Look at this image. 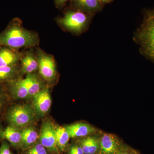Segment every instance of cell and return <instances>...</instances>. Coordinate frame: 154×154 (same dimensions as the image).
I'll return each instance as SVG.
<instances>
[{
	"label": "cell",
	"mask_w": 154,
	"mask_h": 154,
	"mask_svg": "<svg viewBox=\"0 0 154 154\" xmlns=\"http://www.w3.org/2000/svg\"><path fill=\"white\" fill-rule=\"evenodd\" d=\"M38 42L37 34L25 29L19 22H13L0 33V46L15 48L32 47Z\"/></svg>",
	"instance_id": "cell-1"
},
{
	"label": "cell",
	"mask_w": 154,
	"mask_h": 154,
	"mask_svg": "<svg viewBox=\"0 0 154 154\" xmlns=\"http://www.w3.org/2000/svg\"><path fill=\"white\" fill-rule=\"evenodd\" d=\"M134 39L140 45L141 54L154 61V8L145 12L143 22L135 33Z\"/></svg>",
	"instance_id": "cell-2"
},
{
	"label": "cell",
	"mask_w": 154,
	"mask_h": 154,
	"mask_svg": "<svg viewBox=\"0 0 154 154\" xmlns=\"http://www.w3.org/2000/svg\"><path fill=\"white\" fill-rule=\"evenodd\" d=\"M93 17L85 12L72 9L59 19L58 23L64 30L79 35L88 29Z\"/></svg>",
	"instance_id": "cell-3"
},
{
	"label": "cell",
	"mask_w": 154,
	"mask_h": 154,
	"mask_svg": "<svg viewBox=\"0 0 154 154\" xmlns=\"http://www.w3.org/2000/svg\"><path fill=\"white\" fill-rule=\"evenodd\" d=\"M36 113L31 105H18L11 107L6 115L9 125L19 128L30 126L35 120Z\"/></svg>",
	"instance_id": "cell-4"
},
{
	"label": "cell",
	"mask_w": 154,
	"mask_h": 154,
	"mask_svg": "<svg viewBox=\"0 0 154 154\" xmlns=\"http://www.w3.org/2000/svg\"><path fill=\"white\" fill-rule=\"evenodd\" d=\"M36 57L38 71L42 78L48 82L54 81L57 72L54 58L40 49L37 51Z\"/></svg>",
	"instance_id": "cell-5"
},
{
	"label": "cell",
	"mask_w": 154,
	"mask_h": 154,
	"mask_svg": "<svg viewBox=\"0 0 154 154\" xmlns=\"http://www.w3.org/2000/svg\"><path fill=\"white\" fill-rule=\"evenodd\" d=\"M55 128L52 122L50 120L44 121L42 125L39 136L40 143L53 153H59L56 140Z\"/></svg>",
	"instance_id": "cell-6"
},
{
	"label": "cell",
	"mask_w": 154,
	"mask_h": 154,
	"mask_svg": "<svg viewBox=\"0 0 154 154\" xmlns=\"http://www.w3.org/2000/svg\"><path fill=\"white\" fill-rule=\"evenodd\" d=\"M33 107L36 115L42 117L47 114L51 105V99L49 90L45 88L32 97Z\"/></svg>",
	"instance_id": "cell-7"
},
{
	"label": "cell",
	"mask_w": 154,
	"mask_h": 154,
	"mask_svg": "<svg viewBox=\"0 0 154 154\" xmlns=\"http://www.w3.org/2000/svg\"><path fill=\"white\" fill-rule=\"evenodd\" d=\"M99 149L101 154H119L120 144L116 137L105 134L99 141Z\"/></svg>",
	"instance_id": "cell-8"
},
{
	"label": "cell",
	"mask_w": 154,
	"mask_h": 154,
	"mask_svg": "<svg viewBox=\"0 0 154 154\" xmlns=\"http://www.w3.org/2000/svg\"><path fill=\"white\" fill-rule=\"evenodd\" d=\"M73 9L94 15L103 8V5L99 0H71Z\"/></svg>",
	"instance_id": "cell-9"
},
{
	"label": "cell",
	"mask_w": 154,
	"mask_h": 154,
	"mask_svg": "<svg viewBox=\"0 0 154 154\" xmlns=\"http://www.w3.org/2000/svg\"><path fill=\"white\" fill-rule=\"evenodd\" d=\"M1 139L8 141L14 147H21L22 139V129L9 125L3 131Z\"/></svg>",
	"instance_id": "cell-10"
},
{
	"label": "cell",
	"mask_w": 154,
	"mask_h": 154,
	"mask_svg": "<svg viewBox=\"0 0 154 154\" xmlns=\"http://www.w3.org/2000/svg\"><path fill=\"white\" fill-rule=\"evenodd\" d=\"M65 128L70 138L84 137L96 131L95 128L90 124L83 122L70 125Z\"/></svg>",
	"instance_id": "cell-11"
},
{
	"label": "cell",
	"mask_w": 154,
	"mask_h": 154,
	"mask_svg": "<svg viewBox=\"0 0 154 154\" xmlns=\"http://www.w3.org/2000/svg\"><path fill=\"white\" fill-rule=\"evenodd\" d=\"M8 83L9 92L13 98L16 99L28 98V89L24 79H17Z\"/></svg>",
	"instance_id": "cell-12"
},
{
	"label": "cell",
	"mask_w": 154,
	"mask_h": 154,
	"mask_svg": "<svg viewBox=\"0 0 154 154\" xmlns=\"http://www.w3.org/2000/svg\"><path fill=\"white\" fill-rule=\"evenodd\" d=\"M22 57L21 54L9 48L0 49V67L17 65Z\"/></svg>",
	"instance_id": "cell-13"
},
{
	"label": "cell",
	"mask_w": 154,
	"mask_h": 154,
	"mask_svg": "<svg viewBox=\"0 0 154 154\" xmlns=\"http://www.w3.org/2000/svg\"><path fill=\"white\" fill-rule=\"evenodd\" d=\"M24 80L28 88L29 99H32L33 96L45 88L42 80L38 76L33 73L27 74Z\"/></svg>",
	"instance_id": "cell-14"
},
{
	"label": "cell",
	"mask_w": 154,
	"mask_h": 154,
	"mask_svg": "<svg viewBox=\"0 0 154 154\" xmlns=\"http://www.w3.org/2000/svg\"><path fill=\"white\" fill-rule=\"evenodd\" d=\"M21 72L22 74L32 73L38 69V63L36 56L31 51H28L21 59Z\"/></svg>",
	"instance_id": "cell-15"
},
{
	"label": "cell",
	"mask_w": 154,
	"mask_h": 154,
	"mask_svg": "<svg viewBox=\"0 0 154 154\" xmlns=\"http://www.w3.org/2000/svg\"><path fill=\"white\" fill-rule=\"evenodd\" d=\"M22 143L21 147L27 149L36 142L38 137V132L33 126H28L22 128Z\"/></svg>",
	"instance_id": "cell-16"
},
{
	"label": "cell",
	"mask_w": 154,
	"mask_h": 154,
	"mask_svg": "<svg viewBox=\"0 0 154 154\" xmlns=\"http://www.w3.org/2000/svg\"><path fill=\"white\" fill-rule=\"evenodd\" d=\"M19 69L17 65L0 67V82H10L18 79Z\"/></svg>",
	"instance_id": "cell-17"
},
{
	"label": "cell",
	"mask_w": 154,
	"mask_h": 154,
	"mask_svg": "<svg viewBox=\"0 0 154 154\" xmlns=\"http://www.w3.org/2000/svg\"><path fill=\"white\" fill-rule=\"evenodd\" d=\"M56 140L58 148L63 151L66 149L69 140V134L65 127L57 126L55 128Z\"/></svg>",
	"instance_id": "cell-18"
},
{
	"label": "cell",
	"mask_w": 154,
	"mask_h": 154,
	"mask_svg": "<svg viewBox=\"0 0 154 154\" xmlns=\"http://www.w3.org/2000/svg\"><path fill=\"white\" fill-rule=\"evenodd\" d=\"M80 145L85 154H94L99 148V141L94 137L83 139L80 141Z\"/></svg>",
	"instance_id": "cell-19"
},
{
	"label": "cell",
	"mask_w": 154,
	"mask_h": 154,
	"mask_svg": "<svg viewBox=\"0 0 154 154\" xmlns=\"http://www.w3.org/2000/svg\"><path fill=\"white\" fill-rule=\"evenodd\" d=\"M26 154H48L46 149L41 143L36 144L30 148Z\"/></svg>",
	"instance_id": "cell-20"
},
{
	"label": "cell",
	"mask_w": 154,
	"mask_h": 154,
	"mask_svg": "<svg viewBox=\"0 0 154 154\" xmlns=\"http://www.w3.org/2000/svg\"><path fill=\"white\" fill-rule=\"evenodd\" d=\"M0 154H12L10 149V144L8 141L3 140L0 146Z\"/></svg>",
	"instance_id": "cell-21"
},
{
	"label": "cell",
	"mask_w": 154,
	"mask_h": 154,
	"mask_svg": "<svg viewBox=\"0 0 154 154\" xmlns=\"http://www.w3.org/2000/svg\"><path fill=\"white\" fill-rule=\"evenodd\" d=\"M70 149L74 152L76 154H85L81 146H74L71 147Z\"/></svg>",
	"instance_id": "cell-22"
},
{
	"label": "cell",
	"mask_w": 154,
	"mask_h": 154,
	"mask_svg": "<svg viewBox=\"0 0 154 154\" xmlns=\"http://www.w3.org/2000/svg\"><path fill=\"white\" fill-rule=\"evenodd\" d=\"M5 96L4 92L0 88V110H2L5 103Z\"/></svg>",
	"instance_id": "cell-23"
},
{
	"label": "cell",
	"mask_w": 154,
	"mask_h": 154,
	"mask_svg": "<svg viewBox=\"0 0 154 154\" xmlns=\"http://www.w3.org/2000/svg\"><path fill=\"white\" fill-rule=\"evenodd\" d=\"M69 0H54L56 7L58 8H62Z\"/></svg>",
	"instance_id": "cell-24"
},
{
	"label": "cell",
	"mask_w": 154,
	"mask_h": 154,
	"mask_svg": "<svg viewBox=\"0 0 154 154\" xmlns=\"http://www.w3.org/2000/svg\"><path fill=\"white\" fill-rule=\"evenodd\" d=\"M99 1L102 3V5H104L105 4H108V3L111 2L113 0H99Z\"/></svg>",
	"instance_id": "cell-25"
},
{
	"label": "cell",
	"mask_w": 154,
	"mask_h": 154,
	"mask_svg": "<svg viewBox=\"0 0 154 154\" xmlns=\"http://www.w3.org/2000/svg\"><path fill=\"white\" fill-rule=\"evenodd\" d=\"M3 130L2 127V125L0 123V139H1V136H2V133Z\"/></svg>",
	"instance_id": "cell-26"
},
{
	"label": "cell",
	"mask_w": 154,
	"mask_h": 154,
	"mask_svg": "<svg viewBox=\"0 0 154 154\" xmlns=\"http://www.w3.org/2000/svg\"><path fill=\"white\" fill-rule=\"evenodd\" d=\"M69 154H76L71 149H70V150Z\"/></svg>",
	"instance_id": "cell-27"
},
{
	"label": "cell",
	"mask_w": 154,
	"mask_h": 154,
	"mask_svg": "<svg viewBox=\"0 0 154 154\" xmlns=\"http://www.w3.org/2000/svg\"><path fill=\"white\" fill-rule=\"evenodd\" d=\"M119 154H128L127 153L125 152H123L119 153Z\"/></svg>",
	"instance_id": "cell-28"
},
{
	"label": "cell",
	"mask_w": 154,
	"mask_h": 154,
	"mask_svg": "<svg viewBox=\"0 0 154 154\" xmlns=\"http://www.w3.org/2000/svg\"><path fill=\"white\" fill-rule=\"evenodd\" d=\"M131 154H139L137 153V152H133V153H131Z\"/></svg>",
	"instance_id": "cell-29"
}]
</instances>
